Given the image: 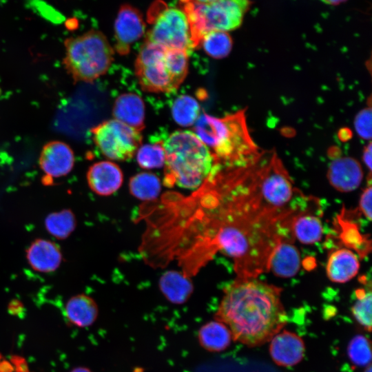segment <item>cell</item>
<instances>
[{"label": "cell", "mask_w": 372, "mask_h": 372, "mask_svg": "<svg viewBox=\"0 0 372 372\" xmlns=\"http://www.w3.org/2000/svg\"><path fill=\"white\" fill-rule=\"evenodd\" d=\"M227 195L212 241L233 258L238 278H256L267 271L274 247L289 240L285 233L290 231L291 218L264 210L243 197Z\"/></svg>", "instance_id": "1"}, {"label": "cell", "mask_w": 372, "mask_h": 372, "mask_svg": "<svg viewBox=\"0 0 372 372\" xmlns=\"http://www.w3.org/2000/svg\"><path fill=\"white\" fill-rule=\"evenodd\" d=\"M281 291L256 278H238L224 291L215 319L229 329L234 341L261 346L287 323Z\"/></svg>", "instance_id": "2"}, {"label": "cell", "mask_w": 372, "mask_h": 372, "mask_svg": "<svg viewBox=\"0 0 372 372\" xmlns=\"http://www.w3.org/2000/svg\"><path fill=\"white\" fill-rule=\"evenodd\" d=\"M194 124L195 134L209 149L215 165L220 168L247 167L262 154L249 134L245 110L222 118L203 114Z\"/></svg>", "instance_id": "3"}, {"label": "cell", "mask_w": 372, "mask_h": 372, "mask_svg": "<svg viewBox=\"0 0 372 372\" xmlns=\"http://www.w3.org/2000/svg\"><path fill=\"white\" fill-rule=\"evenodd\" d=\"M163 147L167 186L196 189L205 183L216 166L209 149L191 131L174 132Z\"/></svg>", "instance_id": "4"}, {"label": "cell", "mask_w": 372, "mask_h": 372, "mask_svg": "<svg viewBox=\"0 0 372 372\" xmlns=\"http://www.w3.org/2000/svg\"><path fill=\"white\" fill-rule=\"evenodd\" d=\"M244 170L245 181L268 210L287 214L298 211L290 207L296 191L289 173L276 152L260 157Z\"/></svg>", "instance_id": "5"}, {"label": "cell", "mask_w": 372, "mask_h": 372, "mask_svg": "<svg viewBox=\"0 0 372 372\" xmlns=\"http://www.w3.org/2000/svg\"><path fill=\"white\" fill-rule=\"evenodd\" d=\"M64 46L63 64L75 82H93L107 72L114 59L112 45L99 30L68 38Z\"/></svg>", "instance_id": "6"}, {"label": "cell", "mask_w": 372, "mask_h": 372, "mask_svg": "<svg viewBox=\"0 0 372 372\" xmlns=\"http://www.w3.org/2000/svg\"><path fill=\"white\" fill-rule=\"evenodd\" d=\"M189 25L194 49L199 47L203 36L211 31L229 32L241 25L251 6L249 0H214L198 3L180 0Z\"/></svg>", "instance_id": "7"}, {"label": "cell", "mask_w": 372, "mask_h": 372, "mask_svg": "<svg viewBox=\"0 0 372 372\" xmlns=\"http://www.w3.org/2000/svg\"><path fill=\"white\" fill-rule=\"evenodd\" d=\"M151 19V28L146 32L145 41L188 54L194 49L188 20L181 8L163 5Z\"/></svg>", "instance_id": "8"}, {"label": "cell", "mask_w": 372, "mask_h": 372, "mask_svg": "<svg viewBox=\"0 0 372 372\" xmlns=\"http://www.w3.org/2000/svg\"><path fill=\"white\" fill-rule=\"evenodd\" d=\"M90 131L101 153L114 161L132 158L142 143L141 132L114 118L100 123Z\"/></svg>", "instance_id": "9"}, {"label": "cell", "mask_w": 372, "mask_h": 372, "mask_svg": "<svg viewBox=\"0 0 372 372\" xmlns=\"http://www.w3.org/2000/svg\"><path fill=\"white\" fill-rule=\"evenodd\" d=\"M165 48L145 41L135 61V73L141 88L149 92H170L176 90L165 61Z\"/></svg>", "instance_id": "10"}, {"label": "cell", "mask_w": 372, "mask_h": 372, "mask_svg": "<svg viewBox=\"0 0 372 372\" xmlns=\"http://www.w3.org/2000/svg\"><path fill=\"white\" fill-rule=\"evenodd\" d=\"M145 33L141 12L129 4L122 5L114 22L115 50L121 55L130 52L132 45Z\"/></svg>", "instance_id": "11"}, {"label": "cell", "mask_w": 372, "mask_h": 372, "mask_svg": "<svg viewBox=\"0 0 372 372\" xmlns=\"http://www.w3.org/2000/svg\"><path fill=\"white\" fill-rule=\"evenodd\" d=\"M39 163L41 170L51 178L66 176L73 169L74 155L72 148L64 142L53 141L42 148Z\"/></svg>", "instance_id": "12"}, {"label": "cell", "mask_w": 372, "mask_h": 372, "mask_svg": "<svg viewBox=\"0 0 372 372\" xmlns=\"http://www.w3.org/2000/svg\"><path fill=\"white\" fill-rule=\"evenodd\" d=\"M270 341L269 353L273 361L278 366H292L304 358V342L296 333L283 330Z\"/></svg>", "instance_id": "13"}, {"label": "cell", "mask_w": 372, "mask_h": 372, "mask_svg": "<svg viewBox=\"0 0 372 372\" xmlns=\"http://www.w3.org/2000/svg\"><path fill=\"white\" fill-rule=\"evenodd\" d=\"M86 178L90 189L102 196L116 192L123 181V172L119 166L109 161H99L91 165Z\"/></svg>", "instance_id": "14"}, {"label": "cell", "mask_w": 372, "mask_h": 372, "mask_svg": "<svg viewBox=\"0 0 372 372\" xmlns=\"http://www.w3.org/2000/svg\"><path fill=\"white\" fill-rule=\"evenodd\" d=\"M327 177L336 190L349 192L357 189L363 178V171L359 162L353 158L337 157L329 167Z\"/></svg>", "instance_id": "15"}, {"label": "cell", "mask_w": 372, "mask_h": 372, "mask_svg": "<svg viewBox=\"0 0 372 372\" xmlns=\"http://www.w3.org/2000/svg\"><path fill=\"white\" fill-rule=\"evenodd\" d=\"M26 259L30 267L37 272L51 273L61 265L63 255L59 247L53 241L35 239L26 250Z\"/></svg>", "instance_id": "16"}, {"label": "cell", "mask_w": 372, "mask_h": 372, "mask_svg": "<svg viewBox=\"0 0 372 372\" xmlns=\"http://www.w3.org/2000/svg\"><path fill=\"white\" fill-rule=\"evenodd\" d=\"M299 250L291 241L280 242L273 249L269 258L267 271L282 278H291L300 269Z\"/></svg>", "instance_id": "17"}, {"label": "cell", "mask_w": 372, "mask_h": 372, "mask_svg": "<svg viewBox=\"0 0 372 372\" xmlns=\"http://www.w3.org/2000/svg\"><path fill=\"white\" fill-rule=\"evenodd\" d=\"M145 104L134 93H124L115 101L113 106L114 119L141 132L145 127Z\"/></svg>", "instance_id": "18"}, {"label": "cell", "mask_w": 372, "mask_h": 372, "mask_svg": "<svg viewBox=\"0 0 372 372\" xmlns=\"http://www.w3.org/2000/svg\"><path fill=\"white\" fill-rule=\"evenodd\" d=\"M359 269L360 262L355 254L347 249H340L330 254L326 272L331 281L344 283L353 278Z\"/></svg>", "instance_id": "19"}, {"label": "cell", "mask_w": 372, "mask_h": 372, "mask_svg": "<svg viewBox=\"0 0 372 372\" xmlns=\"http://www.w3.org/2000/svg\"><path fill=\"white\" fill-rule=\"evenodd\" d=\"M65 311L69 321L79 327L92 325L99 314L96 302L85 294H78L70 298L65 304Z\"/></svg>", "instance_id": "20"}, {"label": "cell", "mask_w": 372, "mask_h": 372, "mask_svg": "<svg viewBox=\"0 0 372 372\" xmlns=\"http://www.w3.org/2000/svg\"><path fill=\"white\" fill-rule=\"evenodd\" d=\"M290 229L291 235L304 245H311L319 241L323 231L319 217L303 211L293 216Z\"/></svg>", "instance_id": "21"}, {"label": "cell", "mask_w": 372, "mask_h": 372, "mask_svg": "<svg viewBox=\"0 0 372 372\" xmlns=\"http://www.w3.org/2000/svg\"><path fill=\"white\" fill-rule=\"evenodd\" d=\"M201 347L211 352H220L229 347L232 340L229 329L218 320L203 324L198 333Z\"/></svg>", "instance_id": "22"}, {"label": "cell", "mask_w": 372, "mask_h": 372, "mask_svg": "<svg viewBox=\"0 0 372 372\" xmlns=\"http://www.w3.org/2000/svg\"><path fill=\"white\" fill-rule=\"evenodd\" d=\"M159 287L169 302L177 304L185 302L194 289L190 280L175 271H169L162 275Z\"/></svg>", "instance_id": "23"}, {"label": "cell", "mask_w": 372, "mask_h": 372, "mask_svg": "<svg viewBox=\"0 0 372 372\" xmlns=\"http://www.w3.org/2000/svg\"><path fill=\"white\" fill-rule=\"evenodd\" d=\"M46 231L58 240H64L74 231L76 219L73 211L64 209L49 214L44 221Z\"/></svg>", "instance_id": "24"}, {"label": "cell", "mask_w": 372, "mask_h": 372, "mask_svg": "<svg viewBox=\"0 0 372 372\" xmlns=\"http://www.w3.org/2000/svg\"><path fill=\"white\" fill-rule=\"evenodd\" d=\"M161 183L153 173L141 172L133 176L129 183L130 194L142 200H151L158 196Z\"/></svg>", "instance_id": "25"}, {"label": "cell", "mask_w": 372, "mask_h": 372, "mask_svg": "<svg viewBox=\"0 0 372 372\" xmlns=\"http://www.w3.org/2000/svg\"><path fill=\"white\" fill-rule=\"evenodd\" d=\"M172 114L176 123L188 127L194 125L200 116V107L194 97L181 95L174 101Z\"/></svg>", "instance_id": "26"}, {"label": "cell", "mask_w": 372, "mask_h": 372, "mask_svg": "<svg viewBox=\"0 0 372 372\" xmlns=\"http://www.w3.org/2000/svg\"><path fill=\"white\" fill-rule=\"evenodd\" d=\"M232 39L227 32L211 31L202 38L199 47L214 59L226 57L231 50Z\"/></svg>", "instance_id": "27"}, {"label": "cell", "mask_w": 372, "mask_h": 372, "mask_svg": "<svg viewBox=\"0 0 372 372\" xmlns=\"http://www.w3.org/2000/svg\"><path fill=\"white\" fill-rule=\"evenodd\" d=\"M165 56L169 75L177 89L187 74L189 54L181 50L166 49Z\"/></svg>", "instance_id": "28"}, {"label": "cell", "mask_w": 372, "mask_h": 372, "mask_svg": "<svg viewBox=\"0 0 372 372\" xmlns=\"http://www.w3.org/2000/svg\"><path fill=\"white\" fill-rule=\"evenodd\" d=\"M163 142L141 145L136 152V161L144 169L161 168L165 164Z\"/></svg>", "instance_id": "29"}, {"label": "cell", "mask_w": 372, "mask_h": 372, "mask_svg": "<svg viewBox=\"0 0 372 372\" xmlns=\"http://www.w3.org/2000/svg\"><path fill=\"white\" fill-rule=\"evenodd\" d=\"M356 301L352 306L351 313L355 321L366 331H371V292L364 289L355 291Z\"/></svg>", "instance_id": "30"}, {"label": "cell", "mask_w": 372, "mask_h": 372, "mask_svg": "<svg viewBox=\"0 0 372 372\" xmlns=\"http://www.w3.org/2000/svg\"><path fill=\"white\" fill-rule=\"evenodd\" d=\"M347 355L356 366H366L371 364V342L363 335H356L347 346Z\"/></svg>", "instance_id": "31"}, {"label": "cell", "mask_w": 372, "mask_h": 372, "mask_svg": "<svg viewBox=\"0 0 372 372\" xmlns=\"http://www.w3.org/2000/svg\"><path fill=\"white\" fill-rule=\"evenodd\" d=\"M355 130L358 135L364 140L371 138V107L362 110L355 116L354 121Z\"/></svg>", "instance_id": "32"}, {"label": "cell", "mask_w": 372, "mask_h": 372, "mask_svg": "<svg viewBox=\"0 0 372 372\" xmlns=\"http://www.w3.org/2000/svg\"><path fill=\"white\" fill-rule=\"evenodd\" d=\"M371 185L363 191L359 201V209L361 214L369 220H371Z\"/></svg>", "instance_id": "33"}, {"label": "cell", "mask_w": 372, "mask_h": 372, "mask_svg": "<svg viewBox=\"0 0 372 372\" xmlns=\"http://www.w3.org/2000/svg\"><path fill=\"white\" fill-rule=\"evenodd\" d=\"M371 143L369 142L364 149L362 159L363 162L370 171L371 170Z\"/></svg>", "instance_id": "34"}, {"label": "cell", "mask_w": 372, "mask_h": 372, "mask_svg": "<svg viewBox=\"0 0 372 372\" xmlns=\"http://www.w3.org/2000/svg\"><path fill=\"white\" fill-rule=\"evenodd\" d=\"M23 309V304L17 300L11 301L8 304V311L12 315H18Z\"/></svg>", "instance_id": "35"}, {"label": "cell", "mask_w": 372, "mask_h": 372, "mask_svg": "<svg viewBox=\"0 0 372 372\" xmlns=\"http://www.w3.org/2000/svg\"><path fill=\"white\" fill-rule=\"evenodd\" d=\"M12 360L17 366V372H29L24 359L15 356Z\"/></svg>", "instance_id": "36"}, {"label": "cell", "mask_w": 372, "mask_h": 372, "mask_svg": "<svg viewBox=\"0 0 372 372\" xmlns=\"http://www.w3.org/2000/svg\"><path fill=\"white\" fill-rule=\"evenodd\" d=\"M14 368L8 361L0 362V372H12Z\"/></svg>", "instance_id": "37"}, {"label": "cell", "mask_w": 372, "mask_h": 372, "mask_svg": "<svg viewBox=\"0 0 372 372\" xmlns=\"http://www.w3.org/2000/svg\"><path fill=\"white\" fill-rule=\"evenodd\" d=\"M321 1L327 4L337 5L342 2H344L347 0H321Z\"/></svg>", "instance_id": "38"}, {"label": "cell", "mask_w": 372, "mask_h": 372, "mask_svg": "<svg viewBox=\"0 0 372 372\" xmlns=\"http://www.w3.org/2000/svg\"><path fill=\"white\" fill-rule=\"evenodd\" d=\"M70 372H92L89 369L85 367H76Z\"/></svg>", "instance_id": "39"}, {"label": "cell", "mask_w": 372, "mask_h": 372, "mask_svg": "<svg viewBox=\"0 0 372 372\" xmlns=\"http://www.w3.org/2000/svg\"><path fill=\"white\" fill-rule=\"evenodd\" d=\"M364 372H372L371 364H369L366 366Z\"/></svg>", "instance_id": "40"}, {"label": "cell", "mask_w": 372, "mask_h": 372, "mask_svg": "<svg viewBox=\"0 0 372 372\" xmlns=\"http://www.w3.org/2000/svg\"><path fill=\"white\" fill-rule=\"evenodd\" d=\"M192 1L198 2V3H208V2L213 1L214 0H192Z\"/></svg>", "instance_id": "41"}, {"label": "cell", "mask_w": 372, "mask_h": 372, "mask_svg": "<svg viewBox=\"0 0 372 372\" xmlns=\"http://www.w3.org/2000/svg\"><path fill=\"white\" fill-rule=\"evenodd\" d=\"M1 355H0V359H1Z\"/></svg>", "instance_id": "42"}]
</instances>
